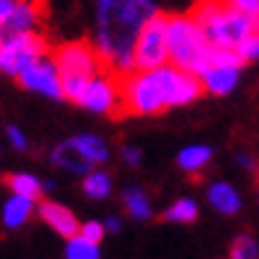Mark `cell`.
<instances>
[{
	"label": "cell",
	"mask_w": 259,
	"mask_h": 259,
	"mask_svg": "<svg viewBox=\"0 0 259 259\" xmlns=\"http://www.w3.org/2000/svg\"><path fill=\"white\" fill-rule=\"evenodd\" d=\"M154 14V0H96V48L111 72L127 74L135 69L138 34Z\"/></svg>",
	"instance_id": "obj_1"
},
{
	"label": "cell",
	"mask_w": 259,
	"mask_h": 259,
	"mask_svg": "<svg viewBox=\"0 0 259 259\" xmlns=\"http://www.w3.org/2000/svg\"><path fill=\"white\" fill-rule=\"evenodd\" d=\"M191 16L204 29L211 48L235 51L249 34H254V16L233 8L225 0H198Z\"/></svg>",
	"instance_id": "obj_2"
},
{
	"label": "cell",
	"mask_w": 259,
	"mask_h": 259,
	"mask_svg": "<svg viewBox=\"0 0 259 259\" xmlns=\"http://www.w3.org/2000/svg\"><path fill=\"white\" fill-rule=\"evenodd\" d=\"M51 56L58 66V74H61V96L66 101H74V103L85 93L88 82L96 74H101L103 69H109L103 64L96 42H88V40L64 42Z\"/></svg>",
	"instance_id": "obj_3"
},
{
	"label": "cell",
	"mask_w": 259,
	"mask_h": 259,
	"mask_svg": "<svg viewBox=\"0 0 259 259\" xmlns=\"http://www.w3.org/2000/svg\"><path fill=\"white\" fill-rule=\"evenodd\" d=\"M167 48H169V64L191 74H201L209 64L211 45L206 40L198 21L188 16H172L167 14Z\"/></svg>",
	"instance_id": "obj_4"
},
{
	"label": "cell",
	"mask_w": 259,
	"mask_h": 259,
	"mask_svg": "<svg viewBox=\"0 0 259 259\" xmlns=\"http://www.w3.org/2000/svg\"><path fill=\"white\" fill-rule=\"evenodd\" d=\"M109 159V148L98 135H74L51 151V164L66 172H90Z\"/></svg>",
	"instance_id": "obj_5"
},
{
	"label": "cell",
	"mask_w": 259,
	"mask_h": 259,
	"mask_svg": "<svg viewBox=\"0 0 259 259\" xmlns=\"http://www.w3.org/2000/svg\"><path fill=\"white\" fill-rule=\"evenodd\" d=\"M167 109L164 96L154 79V72H133L122 74V116L135 114V116H151Z\"/></svg>",
	"instance_id": "obj_6"
},
{
	"label": "cell",
	"mask_w": 259,
	"mask_h": 259,
	"mask_svg": "<svg viewBox=\"0 0 259 259\" xmlns=\"http://www.w3.org/2000/svg\"><path fill=\"white\" fill-rule=\"evenodd\" d=\"M169 61V48H167V14L156 11L140 29L138 42H135V58L133 64L140 72H154Z\"/></svg>",
	"instance_id": "obj_7"
},
{
	"label": "cell",
	"mask_w": 259,
	"mask_h": 259,
	"mask_svg": "<svg viewBox=\"0 0 259 259\" xmlns=\"http://www.w3.org/2000/svg\"><path fill=\"white\" fill-rule=\"evenodd\" d=\"M77 103L85 106L93 114H109L119 119L122 116V74L103 69L101 74H96L88 82V88Z\"/></svg>",
	"instance_id": "obj_8"
},
{
	"label": "cell",
	"mask_w": 259,
	"mask_h": 259,
	"mask_svg": "<svg viewBox=\"0 0 259 259\" xmlns=\"http://www.w3.org/2000/svg\"><path fill=\"white\" fill-rule=\"evenodd\" d=\"M45 53H48V40L37 29L16 34V37L0 45V74L19 77L32 61H37Z\"/></svg>",
	"instance_id": "obj_9"
},
{
	"label": "cell",
	"mask_w": 259,
	"mask_h": 259,
	"mask_svg": "<svg viewBox=\"0 0 259 259\" xmlns=\"http://www.w3.org/2000/svg\"><path fill=\"white\" fill-rule=\"evenodd\" d=\"M154 79H156V85H159L161 96H164L167 109L169 106H185V103L201 98L206 93L201 79H198L196 74H191V72H183V69H178V66L164 64V66L154 69Z\"/></svg>",
	"instance_id": "obj_10"
},
{
	"label": "cell",
	"mask_w": 259,
	"mask_h": 259,
	"mask_svg": "<svg viewBox=\"0 0 259 259\" xmlns=\"http://www.w3.org/2000/svg\"><path fill=\"white\" fill-rule=\"evenodd\" d=\"M19 85L24 90H34L42 93L48 98H64L61 96V74H58V66L53 61V56H40L37 61H32L19 77Z\"/></svg>",
	"instance_id": "obj_11"
},
{
	"label": "cell",
	"mask_w": 259,
	"mask_h": 259,
	"mask_svg": "<svg viewBox=\"0 0 259 259\" xmlns=\"http://www.w3.org/2000/svg\"><path fill=\"white\" fill-rule=\"evenodd\" d=\"M37 211H40L45 225H51L61 238L69 241V238H74V235H79V222H77L72 209H66V206L56 204V201H42Z\"/></svg>",
	"instance_id": "obj_12"
},
{
	"label": "cell",
	"mask_w": 259,
	"mask_h": 259,
	"mask_svg": "<svg viewBox=\"0 0 259 259\" xmlns=\"http://www.w3.org/2000/svg\"><path fill=\"white\" fill-rule=\"evenodd\" d=\"M238 74H241V66H220V64H209L198 79L206 93H214V96H225L230 93L235 85H238Z\"/></svg>",
	"instance_id": "obj_13"
},
{
	"label": "cell",
	"mask_w": 259,
	"mask_h": 259,
	"mask_svg": "<svg viewBox=\"0 0 259 259\" xmlns=\"http://www.w3.org/2000/svg\"><path fill=\"white\" fill-rule=\"evenodd\" d=\"M32 211H34V201H32V198L11 193V198L3 204V225L6 228H21L32 217Z\"/></svg>",
	"instance_id": "obj_14"
},
{
	"label": "cell",
	"mask_w": 259,
	"mask_h": 259,
	"mask_svg": "<svg viewBox=\"0 0 259 259\" xmlns=\"http://www.w3.org/2000/svg\"><path fill=\"white\" fill-rule=\"evenodd\" d=\"M209 204L220 214H235V211H241V196L230 183H214L209 188Z\"/></svg>",
	"instance_id": "obj_15"
},
{
	"label": "cell",
	"mask_w": 259,
	"mask_h": 259,
	"mask_svg": "<svg viewBox=\"0 0 259 259\" xmlns=\"http://www.w3.org/2000/svg\"><path fill=\"white\" fill-rule=\"evenodd\" d=\"M3 183L8 185L11 193L27 196V198H32V201H37V198L42 196V191H45V183H40V180L34 178V175H29V172H11V175H3Z\"/></svg>",
	"instance_id": "obj_16"
},
{
	"label": "cell",
	"mask_w": 259,
	"mask_h": 259,
	"mask_svg": "<svg viewBox=\"0 0 259 259\" xmlns=\"http://www.w3.org/2000/svg\"><path fill=\"white\" fill-rule=\"evenodd\" d=\"M209 161H211V148L209 146H185L178 154V167L188 175H198Z\"/></svg>",
	"instance_id": "obj_17"
},
{
	"label": "cell",
	"mask_w": 259,
	"mask_h": 259,
	"mask_svg": "<svg viewBox=\"0 0 259 259\" xmlns=\"http://www.w3.org/2000/svg\"><path fill=\"white\" fill-rule=\"evenodd\" d=\"M122 204L133 220H148L151 217V201H148V193L143 188H127L122 193Z\"/></svg>",
	"instance_id": "obj_18"
},
{
	"label": "cell",
	"mask_w": 259,
	"mask_h": 259,
	"mask_svg": "<svg viewBox=\"0 0 259 259\" xmlns=\"http://www.w3.org/2000/svg\"><path fill=\"white\" fill-rule=\"evenodd\" d=\"M82 191L90 198H106L111 193V178L106 172H88L85 180H82Z\"/></svg>",
	"instance_id": "obj_19"
},
{
	"label": "cell",
	"mask_w": 259,
	"mask_h": 259,
	"mask_svg": "<svg viewBox=\"0 0 259 259\" xmlns=\"http://www.w3.org/2000/svg\"><path fill=\"white\" fill-rule=\"evenodd\" d=\"M66 259H101L98 243L82 238V235H74L66 243Z\"/></svg>",
	"instance_id": "obj_20"
},
{
	"label": "cell",
	"mask_w": 259,
	"mask_h": 259,
	"mask_svg": "<svg viewBox=\"0 0 259 259\" xmlns=\"http://www.w3.org/2000/svg\"><path fill=\"white\" fill-rule=\"evenodd\" d=\"M196 217H198V206L191 198H180V201H175L167 211H164V220L167 222H193Z\"/></svg>",
	"instance_id": "obj_21"
},
{
	"label": "cell",
	"mask_w": 259,
	"mask_h": 259,
	"mask_svg": "<svg viewBox=\"0 0 259 259\" xmlns=\"http://www.w3.org/2000/svg\"><path fill=\"white\" fill-rule=\"evenodd\" d=\"M228 259H259V243L251 235H238V238L230 243Z\"/></svg>",
	"instance_id": "obj_22"
},
{
	"label": "cell",
	"mask_w": 259,
	"mask_h": 259,
	"mask_svg": "<svg viewBox=\"0 0 259 259\" xmlns=\"http://www.w3.org/2000/svg\"><path fill=\"white\" fill-rule=\"evenodd\" d=\"M235 53L241 56V61L246 64V61H256L259 58V34L254 32V34H249L238 48H235Z\"/></svg>",
	"instance_id": "obj_23"
},
{
	"label": "cell",
	"mask_w": 259,
	"mask_h": 259,
	"mask_svg": "<svg viewBox=\"0 0 259 259\" xmlns=\"http://www.w3.org/2000/svg\"><path fill=\"white\" fill-rule=\"evenodd\" d=\"M79 235H82V238H88V241H93V243H101L103 235H106V225L90 220V222H85V225H79Z\"/></svg>",
	"instance_id": "obj_24"
},
{
	"label": "cell",
	"mask_w": 259,
	"mask_h": 259,
	"mask_svg": "<svg viewBox=\"0 0 259 259\" xmlns=\"http://www.w3.org/2000/svg\"><path fill=\"white\" fill-rule=\"evenodd\" d=\"M6 138H8L11 148H16V151H24V148H27V135L21 133L16 124H8V127H6Z\"/></svg>",
	"instance_id": "obj_25"
},
{
	"label": "cell",
	"mask_w": 259,
	"mask_h": 259,
	"mask_svg": "<svg viewBox=\"0 0 259 259\" xmlns=\"http://www.w3.org/2000/svg\"><path fill=\"white\" fill-rule=\"evenodd\" d=\"M225 3H230L233 8H238L243 11V14H249V16H259V0H225Z\"/></svg>",
	"instance_id": "obj_26"
},
{
	"label": "cell",
	"mask_w": 259,
	"mask_h": 259,
	"mask_svg": "<svg viewBox=\"0 0 259 259\" xmlns=\"http://www.w3.org/2000/svg\"><path fill=\"white\" fill-rule=\"evenodd\" d=\"M122 156H124V161H127V164L138 167V164H140V148H135V146H124Z\"/></svg>",
	"instance_id": "obj_27"
},
{
	"label": "cell",
	"mask_w": 259,
	"mask_h": 259,
	"mask_svg": "<svg viewBox=\"0 0 259 259\" xmlns=\"http://www.w3.org/2000/svg\"><path fill=\"white\" fill-rule=\"evenodd\" d=\"M16 3H19V0H0V24L11 16V11H14Z\"/></svg>",
	"instance_id": "obj_28"
},
{
	"label": "cell",
	"mask_w": 259,
	"mask_h": 259,
	"mask_svg": "<svg viewBox=\"0 0 259 259\" xmlns=\"http://www.w3.org/2000/svg\"><path fill=\"white\" fill-rule=\"evenodd\" d=\"M106 230H109V233H119L122 230V222L116 220V217H109V220H106Z\"/></svg>",
	"instance_id": "obj_29"
},
{
	"label": "cell",
	"mask_w": 259,
	"mask_h": 259,
	"mask_svg": "<svg viewBox=\"0 0 259 259\" xmlns=\"http://www.w3.org/2000/svg\"><path fill=\"white\" fill-rule=\"evenodd\" d=\"M238 164H243V167H251V156H249V154H238Z\"/></svg>",
	"instance_id": "obj_30"
},
{
	"label": "cell",
	"mask_w": 259,
	"mask_h": 259,
	"mask_svg": "<svg viewBox=\"0 0 259 259\" xmlns=\"http://www.w3.org/2000/svg\"><path fill=\"white\" fill-rule=\"evenodd\" d=\"M254 32H256V34H259V16H256V19H254Z\"/></svg>",
	"instance_id": "obj_31"
},
{
	"label": "cell",
	"mask_w": 259,
	"mask_h": 259,
	"mask_svg": "<svg viewBox=\"0 0 259 259\" xmlns=\"http://www.w3.org/2000/svg\"><path fill=\"white\" fill-rule=\"evenodd\" d=\"M256 175H259V167H256Z\"/></svg>",
	"instance_id": "obj_32"
}]
</instances>
